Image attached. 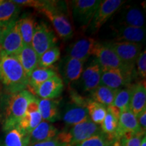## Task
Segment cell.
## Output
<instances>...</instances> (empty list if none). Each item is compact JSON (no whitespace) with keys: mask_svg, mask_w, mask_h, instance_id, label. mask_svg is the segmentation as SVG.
Masks as SVG:
<instances>
[{"mask_svg":"<svg viewBox=\"0 0 146 146\" xmlns=\"http://www.w3.org/2000/svg\"><path fill=\"white\" fill-rule=\"evenodd\" d=\"M105 44L114 51L125 64L135 68L136 60L141 52L142 43L112 41L105 42Z\"/></svg>","mask_w":146,"mask_h":146,"instance_id":"9c48e42d","label":"cell"},{"mask_svg":"<svg viewBox=\"0 0 146 146\" xmlns=\"http://www.w3.org/2000/svg\"><path fill=\"white\" fill-rule=\"evenodd\" d=\"M111 146H122L121 143H120V138H116L114 140V141L112 142Z\"/></svg>","mask_w":146,"mask_h":146,"instance_id":"ab89813d","label":"cell"},{"mask_svg":"<svg viewBox=\"0 0 146 146\" xmlns=\"http://www.w3.org/2000/svg\"><path fill=\"white\" fill-rule=\"evenodd\" d=\"M135 72H129L120 69L102 70L100 85L113 89H120L132 85Z\"/></svg>","mask_w":146,"mask_h":146,"instance_id":"8fae6325","label":"cell"},{"mask_svg":"<svg viewBox=\"0 0 146 146\" xmlns=\"http://www.w3.org/2000/svg\"><path fill=\"white\" fill-rule=\"evenodd\" d=\"M125 2L122 0L102 1L87 27L89 31L93 34L98 32Z\"/></svg>","mask_w":146,"mask_h":146,"instance_id":"ba28073f","label":"cell"},{"mask_svg":"<svg viewBox=\"0 0 146 146\" xmlns=\"http://www.w3.org/2000/svg\"><path fill=\"white\" fill-rule=\"evenodd\" d=\"M58 133V129L52 123L42 120L36 127L29 133L30 145L55 139Z\"/></svg>","mask_w":146,"mask_h":146,"instance_id":"ffe728a7","label":"cell"},{"mask_svg":"<svg viewBox=\"0 0 146 146\" xmlns=\"http://www.w3.org/2000/svg\"><path fill=\"white\" fill-rule=\"evenodd\" d=\"M93 56H95V60L102 70L120 69L129 72L136 73L135 68H131L125 64L114 51L108 47L105 43L98 42Z\"/></svg>","mask_w":146,"mask_h":146,"instance_id":"5b68a950","label":"cell"},{"mask_svg":"<svg viewBox=\"0 0 146 146\" xmlns=\"http://www.w3.org/2000/svg\"><path fill=\"white\" fill-rule=\"evenodd\" d=\"M1 28L0 27V34H1Z\"/></svg>","mask_w":146,"mask_h":146,"instance_id":"b9f144b4","label":"cell"},{"mask_svg":"<svg viewBox=\"0 0 146 146\" xmlns=\"http://www.w3.org/2000/svg\"><path fill=\"white\" fill-rule=\"evenodd\" d=\"M114 140L101 131L76 146H111Z\"/></svg>","mask_w":146,"mask_h":146,"instance_id":"d6a6232c","label":"cell"},{"mask_svg":"<svg viewBox=\"0 0 146 146\" xmlns=\"http://www.w3.org/2000/svg\"><path fill=\"white\" fill-rule=\"evenodd\" d=\"M115 36L114 41H126L141 43L145 39V29L123 25H114L112 27Z\"/></svg>","mask_w":146,"mask_h":146,"instance_id":"9a60e30c","label":"cell"},{"mask_svg":"<svg viewBox=\"0 0 146 146\" xmlns=\"http://www.w3.org/2000/svg\"><path fill=\"white\" fill-rule=\"evenodd\" d=\"M117 90L100 85L90 93V98L105 106H110L114 101Z\"/></svg>","mask_w":146,"mask_h":146,"instance_id":"83f0119b","label":"cell"},{"mask_svg":"<svg viewBox=\"0 0 146 146\" xmlns=\"http://www.w3.org/2000/svg\"><path fill=\"white\" fill-rule=\"evenodd\" d=\"M60 118L67 126H73L89 119L86 106L70 101L60 110Z\"/></svg>","mask_w":146,"mask_h":146,"instance_id":"4fadbf2b","label":"cell"},{"mask_svg":"<svg viewBox=\"0 0 146 146\" xmlns=\"http://www.w3.org/2000/svg\"><path fill=\"white\" fill-rule=\"evenodd\" d=\"M66 8L63 1L45 0L44 6L39 12L50 20L60 39L68 40L73 36L74 31Z\"/></svg>","mask_w":146,"mask_h":146,"instance_id":"7a4b0ae2","label":"cell"},{"mask_svg":"<svg viewBox=\"0 0 146 146\" xmlns=\"http://www.w3.org/2000/svg\"><path fill=\"white\" fill-rule=\"evenodd\" d=\"M135 133L143 132L140 129L136 116L131 110L130 108H129L120 113L116 137L120 138L127 133Z\"/></svg>","mask_w":146,"mask_h":146,"instance_id":"e0dca14e","label":"cell"},{"mask_svg":"<svg viewBox=\"0 0 146 146\" xmlns=\"http://www.w3.org/2000/svg\"><path fill=\"white\" fill-rule=\"evenodd\" d=\"M64 88V83L61 77L56 74L41 84L36 89L35 95L41 99L56 100L61 96Z\"/></svg>","mask_w":146,"mask_h":146,"instance_id":"2e32d148","label":"cell"},{"mask_svg":"<svg viewBox=\"0 0 146 146\" xmlns=\"http://www.w3.org/2000/svg\"><path fill=\"white\" fill-rule=\"evenodd\" d=\"M13 2L21 6V8L29 7L35 9L39 12L44 6L45 0H13Z\"/></svg>","mask_w":146,"mask_h":146,"instance_id":"8d00e7d4","label":"cell"},{"mask_svg":"<svg viewBox=\"0 0 146 146\" xmlns=\"http://www.w3.org/2000/svg\"><path fill=\"white\" fill-rule=\"evenodd\" d=\"M145 133H127L120 138L122 146H141V139Z\"/></svg>","mask_w":146,"mask_h":146,"instance_id":"e575fe53","label":"cell"},{"mask_svg":"<svg viewBox=\"0 0 146 146\" xmlns=\"http://www.w3.org/2000/svg\"><path fill=\"white\" fill-rule=\"evenodd\" d=\"M60 50L57 45L47 50L39 57L38 67L50 68L60 58Z\"/></svg>","mask_w":146,"mask_h":146,"instance_id":"1f68e13d","label":"cell"},{"mask_svg":"<svg viewBox=\"0 0 146 146\" xmlns=\"http://www.w3.org/2000/svg\"><path fill=\"white\" fill-rule=\"evenodd\" d=\"M21 7L12 0H0V27L5 28L18 21Z\"/></svg>","mask_w":146,"mask_h":146,"instance_id":"603a6c76","label":"cell"},{"mask_svg":"<svg viewBox=\"0 0 146 146\" xmlns=\"http://www.w3.org/2000/svg\"><path fill=\"white\" fill-rule=\"evenodd\" d=\"M41 121L42 117L36 97L27 106L25 114L18 124V127L27 133H30Z\"/></svg>","mask_w":146,"mask_h":146,"instance_id":"d6986e66","label":"cell"},{"mask_svg":"<svg viewBox=\"0 0 146 146\" xmlns=\"http://www.w3.org/2000/svg\"><path fill=\"white\" fill-rule=\"evenodd\" d=\"M0 52H1V51H0Z\"/></svg>","mask_w":146,"mask_h":146,"instance_id":"7bdbcfd3","label":"cell"},{"mask_svg":"<svg viewBox=\"0 0 146 146\" xmlns=\"http://www.w3.org/2000/svg\"><path fill=\"white\" fill-rule=\"evenodd\" d=\"M132 89L133 84L128 87L118 89L114 101L110 106L118 110L120 112L129 108L130 106Z\"/></svg>","mask_w":146,"mask_h":146,"instance_id":"4dcf8cb0","label":"cell"},{"mask_svg":"<svg viewBox=\"0 0 146 146\" xmlns=\"http://www.w3.org/2000/svg\"><path fill=\"white\" fill-rule=\"evenodd\" d=\"M18 24L24 45H31L35 27L34 18L31 15L24 16L18 20Z\"/></svg>","mask_w":146,"mask_h":146,"instance_id":"f1b7e54d","label":"cell"},{"mask_svg":"<svg viewBox=\"0 0 146 146\" xmlns=\"http://www.w3.org/2000/svg\"><path fill=\"white\" fill-rule=\"evenodd\" d=\"M140 129L143 133H145L146 131V109L143 110L138 116H136Z\"/></svg>","mask_w":146,"mask_h":146,"instance_id":"74e56055","label":"cell"},{"mask_svg":"<svg viewBox=\"0 0 146 146\" xmlns=\"http://www.w3.org/2000/svg\"><path fill=\"white\" fill-rule=\"evenodd\" d=\"M29 146H63V145L58 140L55 138L53 139L49 140V141L39 142V143L31 144V145Z\"/></svg>","mask_w":146,"mask_h":146,"instance_id":"f35d334b","label":"cell"},{"mask_svg":"<svg viewBox=\"0 0 146 146\" xmlns=\"http://www.w3.org/2000/svg\"><path fill=\"white\" fill-rule=\"evenodd\" d=\"M42 120L55 123L60 119V103L57 100L41 99L36 98Z\"/></svg>","mask_w":146,"mask_h":146,"instance_id":"44dd1931","label":"cell"},{"mask_svg":"<svg viewBox=\"0 0 146 146\" xmlns=\"http://www.w3.org/2000/svg\"><path fill=\"white\" fill-rule=\"evenodd\" d=\"M23 47L24 43L19 31L18 21L1 29L0 34L1 52L16 56Z\"/></svg>","mask_w":146,"mask_h":146,"instance_id":"8992f818","label":"cell"},{"mask_svg":"<svg viewBox=\"0 0 146 146\" xmlns=\"http://www.w3.org/2000/svg\"><path fill=\"white\" fill-rule=\"evenodd\" d=\"M135 65L137 66V74L143 78V80H145L146 77V51H144L140 53L137 59L136 60Z\"/></svg>","mask_w":146,"mask_h":146,"instance_id":"d590c367","label":"cell"},{"mask_svg":"<svg viewBox=\"0 0 146 146\" xmlns=\"http://www.w3.org/2000/svg\"><path fill=\"white\" fill-rule=\"evenodd\" d=\"M84 63L67 55L64 56L59 64L60 77L64 83L70 87L71 84L79 81L84 69Z\"/></svg>","mask_w":146,"mask_h":146,"instance_id":"7c38bea8","label":"cell"},{"mask_svg":"<svg viewBox=\"0 0 146 146\" xmlns=\"http://www.w3.org/2000/svg\"><path fill=\"white\" fill-rule=\"evenodd\" d=\"M30 137L18 126L5 131L3 139V146H29Z\"/></svg>","mask_w":146,"mask_h":146,"instance_id":"d4e9b609","label":"cell"},{"mask_svg":"<svg viewBox=\"0 0 146 146\" xmlns=\"http://www.w3.org/2000/svg\"><path fill=\"white\" fill-rule=\"evenodd\" d=\"M35 98L27 89L11 94L7 102L3 120V129L5 132L18 125L25 114L28 105Z\"/></svg>","mask_w":146,"mask_h":146,"instance_id":"3957f363","label":"cell"},{"mask_svg":"<svg viewBox=\"0 0 146 146\" xmlns=\"http://www.w3.org/2000/svg\"><path fill=\"white\" fill-rule=\"evenodd\" d=\"M56 74H58V73L52 67H50V68L37 67L35 70L33 71L29 77V83L27 87L31 89V91H29L35 95L36 89L41 84Z\"/></svg>","mask_w":146,"mask_h":146,"instance_id":"4316f807","label":"cell"},{"mask_svg":"<svg viewBox=\"0 0 146 146\" xmlns=\"http://www.w3.org/2000/svg\"><path fill=\"white\" fill-rule=\"evenodd\" d=\"M131 110L135 116H138L146 109V88L145 80L133 84L130 106Z\"/></svg>","mask_w":146,"mask_h":146,"instance_id":"7402d4cb","label":"cell"},{"mask_svg":"<svg viewBox=\"0 0 146 146\" xmlns=\"http://www.w3.org/2000/svg\"><path fill=\"white\" fill-rule=\"evenodd\" d=\"M102 0H74L70 3L74 21L83 28L88 27Z\"/></svg>","mask_w":146,"mask_h":146,"instance_id":"30bf717a","label":"cell"},{"mask_svg":"<svg viewBox=\"0 0 146 146\" xmlns=\"http://www.w3.org/2000/svg\"><path fill=\"white\" fill-rule=\"evenodd\" d=\"M98 41L91 37H83L72 43L67 50V56L85 62L93 56Z\"/></svg>","mask_w":146,"mask_h":146,"instance_id":"5bb4252c","label":"cell"},{"mask_svg":"<svg viewBox=\"0 0 146 146\" xmlns=\"http://www.w3.org/2000/svg\"><path fill=\"white\" fill-rule=\"evenodd\" d=\"M141 146H146V137L145 135H144L143 137L141 139Z\"/></svg>","mask_w":146,"mask_h":146,"instance_id":"60d3db41","label":"cell"},{"mask_svg":"<svg viewBox=\"0 0 146 146\" xmlns=\"http://www.w3.org/2000/svg\"><path fill=\"white\" fill-rule=\"evenodd\" d=\"M0 81L11 94L28 87V76L15 56L0 52Z\"/></svg>","mask_w":146,"mask_h":146,"instance_id":"6da1fadb","label":"cell"},{"mask_svg":"<svg viewBox=\"0 0 146 146\" xmlns=\"http://www.w3.org/2000/svg\"><path fill=\"white\" fill-rule=\"evenodd\" d=\"M57 38L54 32L46 23L41 22L35 25L31 45L38 56L56 46Z\"/></svg>","mask_w":146,"mask_h":146,"instance_id":"52a82bcc","label":"cell"},{"mask_svg":"<svg viewBox=\"0 0 146 146\" xmlns=\"http://www.w3.org/2000/svg\"><path fill=\"white\" fill-rule=\"evenodd\" d=\"M118 24L137 28H143L145 26V16L143 11L135 5L125 7L120 12Z\"/></svg>","mask_w":146,"mask_h":146,"instance_id":"ac0fdd59","label":"cell"},{"mask_svg":"<svg viewBox=\"0 0 146 146\" xmlns=\"http://www.w3.org/2000/svg\"><path fill=\"white\" fill-rule=\"evenodd\" d=\"M120 112L112 106L107 107V113L104 119L100 125L103 133L113 139H116V133L118 129V118Z\"/></svg>","mask_w":146,"mask_h":146,"instance_id":"484cf974","label":"cell"},{"mask_svg":"<svg viewBox=\"0 0 146 146\" xmlns=\"http://www.w3.org/2000/svg\"><path fill=\"white\" fill-rule=\"evenodd\" d=\"M16 57L21 63L27 76L29 77L33 71L38 67L39 56L35 52L31 45H24L23 49Z\"/></svg>","mask_w":146,"mask_h":146,"instance_id":"cb8c5ba5","label":"cell"},{"mask_svg":"<svg viewBox=\"0 0 146 146\" xmlns=\"http://www.w3.org/2000/svg\"><path fill=\"white\" fill-rule=\"evenodd\" d=\"M86 108L89 119L96 125H101L106 115L107 107L91 100V98H88L86 104Z\"/></svg>","mask_w":146,"mask_h":146,"instance_id":"f546056e","label":"cell"},{"mask_svg":"<svg viewBox=\"0 0 146 146\" xmlns=\"http://www.w3.org/2000/svg\"><path fill=\"white\" fill-rule=\"evenodd\" d=\"M101 131L100 125L88 119L59 132L56 139L63 146H76Z\"/></svg>","mask_w":146,"mask_h":146,"instance_id":"277c9868","label":"cell"},{"mask_svg":"<svg viewBox=\"0 0 146 146\" xmlns=\"http://www.w3.org/2000/svg\"><path fill=\"white\" fill-rule=\"evenodd\" d=\"M102 72V68H98L92 74L83 81H80L81 89L84 92L91 93L94 89L98 87L100 84V79Z\"/></svg>","mask_w":146,"mask_h":146,"instance_id":"836d02e7","label":"cell"}]
</instances>
